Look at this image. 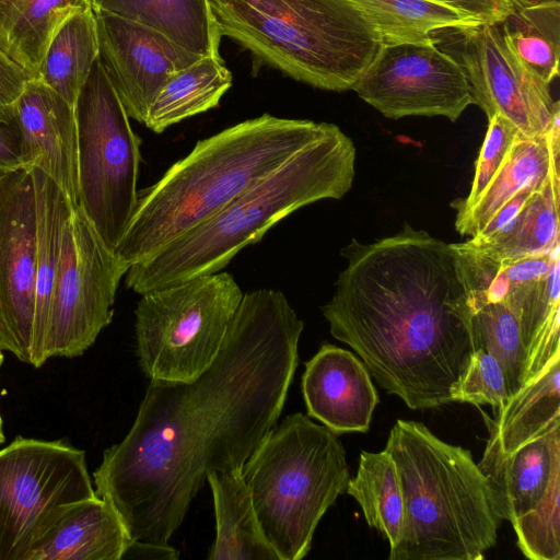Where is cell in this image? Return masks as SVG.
<instances>
[{
	"label": "cell",
	"mask_w": 560,
	"mask_h": 560,
	"mask_svg": "<svg viewBox=\"0 0 560 560\" xmlns=\"http://www.w3.org/2000/svg\"><path fill=\"white\" fill-rule=\"evenodd\" d=\"M303 328L281 291L243 293L207 370L151 380L129 432L93 472L131 539L167 544L210 472L242 471L281 415Z\"/></svg>",
	"instance_id": "obj_1"
},
{
	"label": "cell",
	"mask_w": 560,
	"mask_h": 560,
	"mask_svg": "<svg viewBox=\"0 0 560 560\" xmlns=\"http://www.w3.org/2000/svg\"><path fill=\"white\" fill-rule=\"evenodd\" d=\"M340 254L347 266L322 306L332 337L410 409L453 402L475 351L476 281L465 244L405 224L370 244L352 238Z\"/></svg>",
	"instance_id": "obj_2"
},
{
	"label": "cell",
	"mask_w": 560,
	"mask_h": 560,
	"mask_svg": "<svg viewBox=\"0 0 560 560\" xmlns=\"http://www.w3.org/2000/svg\"><path fill=\"white\" fill-rule=\"evenodd\" d=\"M330 125L266 113L198 141L156 183L137 191L115 253L129 267L148 259L320 138Z\"/></svg>",
	"instance_id": "obj_3"
},
{
	"label": "cell",
	"mask_w": 560,
	"mask_h": 560,
	"mask_svg": "<svg viewBox=\"0 0 560 560\" xmlns=\"http://www.w3.org/2000/svg\"><path fill=\"white\" fill-rule=\"evenodd\" d=\"M355 148L331 124L278 168L264 176L207 221L179 235L148 259L133 264L125 284L138 294L210 275L298 209L340 199L354 177Z\"/></svg>",
	"instance_id": "obj_4"
},
{
	"label": "cell",
	"mask_w": 560,
	"mask_h": 560,
	"mask_svg": "<svg viewBox=\"0 0 560 560\" xmlns=\"http://www.w3.org/2000/svg\"><path fill=\"white\" fill-rule=\"evenodd\" d=\"M385 451L399 475L405 517L389 560H481L498 538L486 476L468 450L423 423L397 420Z\"/></svg>",
	"instance_id": "obj_5"
},
{
	"label": "cell",
	"mask_w": 560,
	"mask_h": 560,
	"mask_svg": "<svg viewBox=\"0 0 560 560\" xmlns=\"http://www.w3.org/2000/svg\"><path fill=\"white\" fill-rule=\"evenodd\" d=\"M221 35L311 86L352 90L382 40L348 0H209Z\"/></svg>",
	"instance_id": "obj_6"
},
{
	"label": "cell",
	"mask_w": 560,
	"mask_h": 560,
	"mask_svg": "<svg viewBox=\"0 0 560 560\" xmlns=\"http://www.w3.org/2000/svg\"><path fill=\"white\" fill-rule=\"evenodd\" d=\"M242 474L261 530L279 560H301L350 471L338 435L301 412L264 438Z\"/></svg>",
	"instance_id": "obj_7"
},
{
	"label": "cell",
	"mask_w": 560,
	"mask_h": 560,
	"mask_svg": "<svg viewBox=\"0 0 560 560\" xmlns=\"http://www.w3.org/2000/svg\"><path fill=\"white\" fill-rule=\"evenodd\" d=\"M243 298L225 271L141 294L135 315L139 365L151 380L189 382L217 358Z\"/></svg>",
	"instance_id": "obj_8"
},
{
	"label": "cell",
	"mask_w": 560,
	"mask_h": 560,
	"mask_svg": "<svg viewBox=\"0 0 560 560\" xmlns=\"http://www.w3.org/2000/svg\"><path fill=\"white\" fill-rule=\"evenodd\" d=\"M74 113L78 208L115 252L136 207L141 140L98 58Z\"/></svg>",
	"instance_id": "obj_9"
},
{
	"label": "cell",
	"mask_w": 560,
	"mask_h": 560,
	"mask_svg": "<svg viewBox=\"0 0 560 560\" xmlns=\"http://www.w3.org/2000/svg\"><path fill=\"white\" fill-rule=\"evenodd\" d=\"M129 266L110 249L77 207L68 220L51 292L43 354H83L112 322L113 305Z\"/></svg>",
	"instance_id": "obj_10"
},
{
	"label": "cell",
	"mask_w": 560,
	"mask_h": 560,
	"mask_svg": "<svg viewBox=\"0 0 560 560\" xmlns=\"http://www.w3.org/2000/svg\"><path fill=\"white\" fill-rule=\"evenodd\" d=\"M95 495L82 450L16 436L0 450V560H21L55 508Z\"/></svg>",
	"instance_id": "obj_11"
},
{
	"label": "cell",
	"mask_w": 560,
	"mask_h": 560,
	"mask_svg": "<svg viewBox=\"0 0 560 560\" xmlns=\"http://www.w3.org/2000/svg\"><path fill=\"white\" fill-rule=\"evenodd\" d=\"M352 90L392 119L442 116L456 121L474 104L462 63L433 37L382 43Z\"/></svg>",
	"instance_id": "obj_12"
},
{
	"label": "cell",
	"mask_w": 560,
	"mask_h": 560,
	"mask_svg": "<svg viewBox=\"0 0 560 560\" xmlns=\"http://www.w3.org/2000/svg\"><path fill=\"white\" fill-rule=\"evenodd\" d=\"M455 32L472 103L488 118L505 117L527 138L545 136L560 103L552 100L550 84L517 55L501 22Z\"/></svg>",
	"instance_id": "obj_13"
},
{
	"label": "cell",
	"mask_w": 560,
	"mask_h": 560,
	"mask_svg": "<svg viewBox=\"0 0 560 560\" xmlns=\"http://www.w3.org/2000/svg\"><path fill=\"white\" fill-rule=\"evenodd\" d=\"M36 207L31 170L0 173V349L32 364Z\"/></svg>",
	"instance_id": "obj_14"
},
{
	"label": "cell",
	"mask_w": 560,
	"mask_h": 560,
	"mask_svg": "<svg viewBox=\"0 0 560 560\" xmlns=\"http://www.w3.org/2000/svg\"><path fill=\"white\" fill-rule=\"evenodd\" d=\"M93 12L98 60L129 118L144 124L168 78L205 56L148 25L100 9Z\"/></svg>",
	"instance_id": "obj_15"
},
{
	"label": "cell",
	"mask_w": 560,
	"mask_h": 560,
	"mask_svg": "<svg viewBox=\"0 0 560 560\" xmlns=\"http://www.w3.org/2000/svg\"><path fill=\"white\" fill-rule=\"evenodd\" d=\"M24 167L50 176L78 207V135L74 107L40 79H31L15 105Z\"/></svg>",
	"instance_id": "obj_16"
},
{
	"label": "cell",
	"mask_w": 560,
	"mask_h": 560,
	"mask_svg": "<svg viewBox=\"0 0 560 560\" xmlns=\"http://www.w3.org/2000/svg\"><path fill=\"white\" fill-rule=\"evenodd\" d=\"M302 393L308 417L337 435L368 432L380 401L362 360L330 343H324L305 362Z\"/></svg>",
	"instance_id": "obj_17"
},
{
	"label": "cell",
	"mask_w": 560,
	"mask_h": 560,
	"mask_svg": "<svg viewBox=\"0 0 560 560\" xmlns=\"http://www.w3.org/2000/svg\"><path fill=\"white\" fill-rule=\"evenodd\" d=\"M130 540L118 512L95 495L50 511L21 560H121Z\"/></svg>",
	"instance_id": "obj_18"
},
{
	"label": "cell",
	"mask_w": 560,
	"mask_h": 560,
	"mask_svg": "<svg viewBox=\"0 0 560 560\" xmlns=\"http://www.w3.org/2000/svg\"><path fill=\"white\" fill-rule=\"evenodd\" d=\"M498 517L511 523L533 510L560 472V425L505 454L488 438L478 464Z\"/></svg>",
	"instance_id": "obj_19"
},
{
	"label": "cell",
	"mask_w": 560,
	"mask_h": 560,
	"mask_svg": "<svg viewBox=\"0 0 560 560\" xmlns=\"http://www.w3.org/2000/svg\"><path fill=\"white\" fill-rule=\"evenodd\" d=\"M560 108L545 136L527 138L520 133L510 152L480 195L466 212L456 215L460 235L474 237L511 198L522 190H537L551 174L560 175Z\"/></svg>",
	"instance_id": "obj_20"
},
{
	"label": "cell",
	"mask_w": 560,
	"mask_h": 560,
	"mask_svg": "<svg viewBox=\"0 0 560 560\" xmlns=\"http://www.w3.org/2000/svg\"><path fill=\"white\" fill-rule=\"evenodd\" d=\"M35 190L36 260L32 364L40 368L49 301L62 255L63 237L72 205L57 183L36 167H30Z\"/></svg>",
	"instance_id": "obj_21"
},
{
	"label": "cell",
	"mask_w": 560,
	"mask_h": 560,
	"mask_svg": "<svg viewBox=\"0 0 560 560\" xmlns=\"http://www.w3.org/2000/svg\"><path fill=\"white\" fill-rule=\"evenodd\" d=\"M559 261L547 276L509 287L502 298L518 324L526 359L524 384L560 355Z\"/></svg>",
	"instance_id": "obj_22"
},
{
	"label": "cell",
	"mask_w": 560,
	"mask_h": 560,
	"mask_svg": "<svg viewBox=\"0 0 560 560\" xmlns=\"http://www.w3.org/2000/svg\"><path fill=\"white\" fill-rule=\"evenodd\" d=\"M494 418L482 411L490 438L505 454L560 425V355L524 384Z\"/></svg>",
	"instance_id": "obj_23"
},
{
	"label": "cell",
	"mask_w": 560,
	"mask_h": 560,
	"mask_svg": "<svg viewBox=\"0 0 560 560\" xmlns=\"http://www.w3.org/2000/svg\"><path fill=\"white\" fill-rule=\"evenodd\" d=\"M215 513L209 560H279L257 520L242 471L207 476Z\"/></svg>",
	"instance_id": "obj_24"
},
{
	"label": "cell",
	"mask_w": 560,
	"mask_h": 560,
	"mask_svg": "<svg viewBox=\"0 0 560 560\" xmlns=\"http://www.w3.org/2000/svg\"><path fill=\"white\" fill-rule=\"evenodd\" d=\"M91 7L153 27L195 54L222 59V35L209 0H91Z\"/></svg>",
	"instance_id": "obj_25"
},
{
	"label": "cell",
	"mask_w": 560,
	"mask_h": 560,
	"mask_svg": "<svg viewBox=\"0 0 560 560\" xmlns=\"http://www.w3.org/2000/svg\"><path fill=\"white\" fill-rule=\"evenodd\" d=\"M91 0H0V48L33 79L59 26Z\"/></svg>",
	"instance_id": "obj_26"
},
{
	"label": "cell",
	"mask_w": 560,
	"mask_h": 560,
	"mask_svg": "<svg viewBox=\"0 0 560 560\" xmlns=\"http://www.w3.org/2000/svg\"><path fill=\"white\" fill-rule=\"evenodd\" d=\"M559 203L560 175L551 174L502 231L483 242H467L493 261L549 253L559 245Z\"/></svg>",
	"instance_id": "obj_27"
},
{
	"label": "cell",
	"mask_w": 560,
	"mask_h": 560,
	"mask_svg": "<svg viewBox=\"0 0 560 560\" xmlns=\"http://www.w3.org/2000/svg\"><path fill=\"white\" fill-rule=\"evenodd\" d=\"M232 85L223 59L202 57L172 74L153 101L144 125L155 133L219 105Z\"/></svg>",
	"instance_id": "obj_28"
},
{
	"label": "cell",
	"mask_w": 560,
	"mask_h": 560,
	"mask_svg": "<svg viewBox=\"0 0 560 560\" xmlns=\"http://www.w3.org/2000/svg\"><path fill=\"white\" fill-rule=\"evenodd\" d=\"M97 58L96 20L90 5L73 13L56 31L38 79L74 107Z\"/></svg>",
	"instance_id": "obj_29"
},
{
	"label": "cell",
	"mask_w": 560,
	"mask_h": 560,
	"mask_svg": "<svg viewBox=\"0 0 560 560\" xmlns=\"http://www.w3.org/2000/svg\"><path fill=\"white\" fill-rule=\"evenodd\" d=\"M384 44L422 42L442 30L462 31L481 24L434 0H348Z\"/></svg>",
	"instance_id": "obj_30"
},
{
	"label": "cell",
	"mask_w": 560,
	"mask_h": 560,
	"mask_svg": "<svg viewBox=\"0 0 560 560\" xmlns=\"http://www.w3.org/2000/svg\"><path fill=\"white\" fill-rule=\"evenodd\" d=\"M346 492L360 504L366 524L376 529L389 544V552L399 544L405 504L397 467L384 450L360 453L354 477Z\"/></svg>",
	"instance_id": "obj_31"
},
{
	"label": "cell",
	"mask_w": 560,
	"mask_h": 560,
	"mask_svg": "<svg viewBox=\"0 0 560 560\" xmlns=\"http://www.w3.org/2000/svg\"><path fill=\"white\" fill-rule=\"evenodd\" d=\"M513 48L547 83L559 75L560 4L536 0L501 22Z\"/></svg>",
	"instance_id": "obj_32"
},
{
	"label": "cell",
	"mask_w": 560,
	"mask_h": 560,
	"mask_svg": "<svg viewBox=\"0 0 560 560\" xmlns=\"http://www.w3.org/2000/svg\"><path fill=\"white\" fill-rule=\"evenodd\" d=\"M475 350L482 348L501 366L510 395L524 385L526 359L516 317L503 300H488L472 291Z\"/></svg>",
	"instance_id": "obj_33"
},
{
	"label": "cell",
	"mask_w": 560,
	"mask_h": 560,
	"mask_svg": "<svg viewBox=\"0 0 560 560\" xmlns=\"http://www.w3.org/2000/svg\"><path fill=\"white\" fill-rule=\"evenodd\" d=\"M517 547L532 560H560V472L541 501L512 522Z\"/></svg>",
	"instance_id": "obj_34"
},
{
	"label": "cell",
	"mask_w": 560,
	"mask_h": 560,
	"mask_svg": "<svg viewBox=\"0 0 560 560\" xmlns=\"http://www.w3.org/2000/svg\"><path fill=\"white\" fill-rule=\"evenodd\" d=\"M511 397L499 363L482 348L476 349L452 392V401L501 410Z\"/></svg>",
	"instance_id": "obj_35"
},
{
	"label": "cell",
	"mask_w": 560,
	"mask_h": 560,
	"mask_svg": "<svg viewBox=\"0 0 560 560\" xmlns=\"http://www.w3.org/2000/svg\"><path fill=\"white\" fill-rule=\"evenodd\" d=\"M488 129L476 161L475 176L470 191L465 199L452 202L457 215L469 210L479 199L497 172L504 163L510 149L521 133L518 129L505 117L494 114L488 118Z\"/></svg>",
	"instance_id": "obj_36"
},
{
	"label": "cell",
	"mask_w": 560,
	"mask_h": 560,
	"mask_svg": "<svg viewBox=\"0 0 560 560\" xmlns=\"http://www.w3.org/2000/svg\"><path fill=\"white\" fill-rule=\"evenodd\" d=\"M33 79L0 48V121L15 120V105L27 82Z\"/></svg>",
	"instance_id": "obj_37"
},
{
	"label": "cell",
	"mask_w": 560,
	"mask_h": 560,
	"mask_svg": "<svg viewBox=\"0 0 560 560\" xmlns=\"http://www.w3.org/2000/svg\"><path fill=\"white\" fill-rule=\"evenodd\" d=\"M482 23H500L516 10L514 0H434Z\"/></svg>",
	"instance_id": "obj_38"
},
{
	"label": "cell",
	"mask_w": 560,
	"mask_h": 560,
	"mask_svg": "<svg viewBox=\"0 0 560 560\" xmlns=\"http://www.w3.org/2000/svg\"><path fill=\"white\" fill-rule=\"evenodd\" d=\"M23 166L21 139L14 121H0V173Z\"/></svg>",
	"instance_id": "obj_39"
},
{
	"label": "cell",
	"mask_w": 560,
	"mask_h": 560,
	"mask_svg": "<svg viewBox=\"0 0 560 560\" xmlns=\"http://www.w3.org/2000/svg\"><path fill=\"white\" fill-rule=\"evenodd\" d=\"M179 555V551L168 544L131 539L121 560H177Z\"/></svg>",
	"instance_id": "obj_40"
},
{
	"label": "cell",
	"mask_w": 560,
	"mask_h": 560,
	"mask_svg": "<svg viewBox=\"0 0 560 560\" xmlns=\"http://www.w3.org/2000/svg\"><path fill=\"white\" fill-rule=\"evenodd\" d=\"M2 362H3V353H2V350L0 349V368L2 365ZM4 442V434H3V428H2V418H1V413H0V444H2Z\"/></svg>",
	"instance_id": "obj_41"
},
{
	"label": "cell",
	"mask_w": 560,
	"mask_h": 560,
	"mask_svg": "<svg viewBox=\"0 0 560 560\" xmlns=\"http://www.w3.org/2000/svg\"><path fill=\"white\" fill-rule=\"evenodd\" d=\"M536 0H514V3H515V7H516V10L520 9V8H523L525 5H528L533 2H535Z\"/></svg>",
	"instance_id": "obj_42"
}]
</instances>
